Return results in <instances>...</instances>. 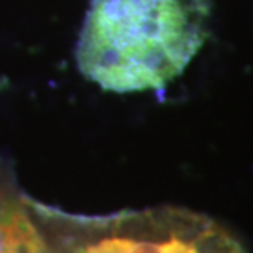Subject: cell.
Here are the masks:
<instances>
[{
	"label": "cell",
	"instance_id": "obj_1",
	"mask_svg": "<svg viewBox=\"0 0 253 253\" xmlns=\"http://www.w3.org/2000/svg\"><path fill=\"white\" fill-rule=\"evenodd\" d=\"M211 0H90L75 61L115 93L164 90L209 35Z\"/></svg>",
	"mask_w": 253,
	"mask_h": 253
},
{
	"label": "cell",
	"instance_id": "obj_2",
	"mask_svg": "<svg viewBox=\"0 0 253 253\" xmlns=\"http://www.w3.org/2000/svg\"><path fill=\"white\" fill-rule=\"evenodd\" d=\"M30 209L46 253H249L225 225L185 208L82 216L30 199Z\"/></svg>",
	"mask_w": 253,
	"mask_h": 253
},
{
	"label": "cell",
	"instance_id": "obj_3",
	"mask_svg": "<svg viewBox=\"0 0 253 253\" xmlns=\"http://www.w3.org/2000/svg\"><path fill=\"white\" fill-rule=\"evenodd\" d=\"M0 253H46L30 198L13 195L0 212Z\"/></svg>",
	"mask_w": 253,
	"mask_h": 253
},
{
	"label": "cell",
	"instance_id": "obj_4",
	"mask_svg": "<svg viewBox=\"0 0 253 253\" xmlns=\"http://www.w3.org/2000/svg\"><path fill=\"white\" fill-rule=\"evenodd\" d=\"M13 195H15V191H13L10 173L5 171L3 169H0V212H2L3 206L10 201V198Z\"/></svg>",
	"mask_w": 253,
	"mask_h": 253
}]
</instances>
